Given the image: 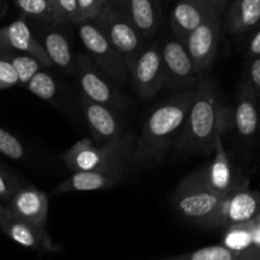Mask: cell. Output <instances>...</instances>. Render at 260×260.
Wrapping results in <instances>:
<instances>
[{"label":"cell","mask_w":260,"mask_h":260,"mask_svg":"<svg viewBox=\"0 0 260 260\" xmlns=\"http://www.w3.org/2000/svg\"><path fill=\"white\" fill-rule=\"evenodd\" d=\"M233 122L223 124L217 132L212 146V159L203 165L200 169L194 170L198 177L206 183L210 188L221 194H229L238 188L248 185V180L238 177L234 170L225 144H223V135L229 128L233 127Z\"/></svg>","instance_id":"cell-8"},{"label":"cell","mask_w":260,"mask_h":260,"mask_svg":"<svg viewBox=\"0 0 260 260\" xmlns=\"http://www.w3.org/2000/svg\"><path fill=\"white\" fill-rule=\"evenodd\" d=\"M50 197L29 184L22 185L10 197L7 211L10 215L40 228H46L48 220Z\"/></svg>","instance_id":"cell-14"},{"label":"cell","mask_w":260,"mask_h":260,"mask_svg":"<svg viewBox=\"0 0 260 260\" xmlns=\"http://www.w3.org/2000/svg\"><path fill=\"white\" fill-rule=\"evenodd\" d=\"M212 3H213V4H215V7L217 8L218 12H220L221 14H222V13L225 12L226 7H228L229 0H212Z\"/></svg>","instance_id":"cell-33"},{"label":"cell","mask_w":260,"mask_h":260,"mask_svg":"<svg viewBox=\"0 0 260 260\" xmlns=\"http://www.w3.org/2000/svg\"><path fill=\"white\" fill-rule=\"evenodd\" d=\"M74 76L78 79L84 96L104 104L114 111L127 109L131 104L129 99L112 84V80L96 66L89 53L76 55Z\"/></svg>","instance_id":"cell-7"},{"label":"cell","mask_w":260,"mask_h":260,"mask_svg":"<svg viewBox=\"0 0 260 260\" xmlns=\"http://www.w3.org/2000/svg\"><path fill=\"white\" fill-rule=\"evenodd\" d=\"M129 168L118 167L112 169H95L83 170V172H73L70 177L61 182L55 189L52 196L65 194V193L75 192H94V190H104L114 187Z\"/></svg>","instance_id":"cell-13"},{"label":"cell","mask_w":260,"mask_h":260,"mask_svg":"<svg viewBox=\"0 0 260 260\" xmlns=\"http://www.w3.org/2000/svg\"><path fill=\"white\" fill-rule=\"evenodd\" d=\"M19 84V75L9 58H0V90Z\"/></svg>","instance_id":"cell-29"},{"label":"cell","mask_w":260,"mask_h":260,"mask_svg":"<svg viewBox=\"0 0 260 260\" xmlns=\"http://www.w3.org/2000/svg\"><path fill=\"white\" fill-rule=\"evenodd\" d=\"M128 76L134 90L142 99L156 95L165 86V71L161 48L157 43L147 46L128 66Z\"/></svg>","instance_id":"cell-9"},{"label":"cell","mask_w":260,"mask_h":260,"mask_svg":"<svg viewBox=\"0 0 260 260\" xmlns=\"http://www.w3.org/2000/svg\"><path fill=\"white\" fill-rule=\"evenodd\" d=\"M75 25L86 52L90 55L96 66L113 83L124 85L129 80L127 63L123 56L109 42L103 30L93 20H85Z\"/></svg>","instance_id":"cell-5"},{"label":"cell","mask_w":260,"mask_h":260,"mask_svg":"<svg viewBox=\"0 0 260 260\" xmlns=\"http://www.w3.org/2000/svg\"><path fill=\"white\" fill-rule=\"evenodd\" d=\"M43 46L52 63L65 73L74 75L76 55H74L71 46L65 35L58 30H48L43 38Z\"/></svg>","instance_id":"cell-23"},{"label":"cell","mask_w":260,"mask_h":260,"mask_svg":"<svg viewBox=\"0 0 260 260\" xmlns=\"http://www.w3.org/2000/svg\"><path fill=\"white\" fill-rule=\"evenodd\" d=\"M215 12L212 0H178L170 12V27L177 38L184 43L190 32L200 27Z\"/></svg>","instance_id":"cell-16"},{"label":"cell","mask_w":260,"mask_h":260,"mask_svg":"<svg viewBox=\"0 0 260 260\" xmlns=\"http://www.w3.org/2000/svg\"><path fill=\"white\" fill-rule=\"evenodd\" d=\"M0 154L13 160H20L25 155V150L19 140L2 127H0Z\"/></svg>","instance_id":"cell-27"},{"label":"cell","mask_w":260,"mask_h":260,"mask_svg":"<svg viewBox=\"0 0 260 260\" xmlns=\"http://www.w3.org/2000/svg\"><path fill=\"white\" fill-rule=\"evenodd\" d=\"M248 56L249 58H254L260 56V25L253 30L250 40L248 43Z\"/></svg>","instance_id":"cell-32"},{"label":"cell","mask_w":260,"mask_h":260,"mask_svg":"<svg viewBox=\"0 0 260 260\" xmlns=\"http://www.w3.org/2000/svg\"><path fill=\"white\" fill-rule=\"evenodd\" d=\"M0 229L4 231L5 235L9 236L14 243L33 249L42 253H58L60 248L52 241L51 236L46 231V228H40L33 223L23 221L15 216L5 212L4 218L0 223Z\"/></svg>","instance_id":"cell-15"},{"label":"cell","mask_w":260,"mask_h":260,"mask_svg":"<svg viewBox=\"0 0 260 260\" xmlns=\"http://www.w3.org/2000/svg\"><path fill=\"white\" fill-rule=\"evenodd\" d=\"M225 196L208 187L197 173L193 172L179 183L172 196V203L180 216L201 226L210 228L211 221L217 213Z\"/></svg>","instance_id":"cell-4"},{"label":"cell","mask_w":260,"mask_h":260,"mask_svg":"<svg viewBox=\"0 0 260 260\" xmlns=\"http://www.w3.org/2000/svg\"><path fill=\"white\" fill-rule=\"evenodd\" d=\"M135 145L136 136L129 131H124L103 145H96L90 137H83L66 150L62 159L71 172L118 167L131 169Z\"/></svg>","instance_id":"cell-3"},{"label":"cell","mask_w":260,"mask_h":260,"mask_svg":"<svg viewBox=\"0 0 260 260\" xmlns=\"http://www.w3.org/2000/svg\"><path fill=\"white\" fill-rule=\"evenodd\" d=\"M9 60L14 65L15 70L19 75V83L23 85H27L30 79L35 76V74L38 73L41 68H45L37 58L28 53L10 56Z\"/></svg>","instance_id":"cell-26"},{"label":"cell","mask_w":260,"mask_h":260,"mask_svg":"<svg viewBox=\"0 0 260 260\" xmlns=\"http://www.w3.org/2000/svg\"><path fill=\"white\" fill-rule=\"evenodd\" d=\"M196 89L178 91L156 107L145 121L136 139L131 169H142L159 164L168 149L183 128Z\"/></svg>","instance_id":"cell-2"},{"label":"cell","mask_w":260,"mask_h":260,"mask_svg":"<svg viewBox=\"0 0 260 260\" xmlns=\"http://www.w3.org/2000/svg\"><path fill=\"white\" fill-rule=\"evenodd\" d=\"M250 65L248 68V79L246 83L260 95V56L250 58Z\"/></svg>","instance_id":"cell-31"},{"label":"cell","mask_w":260,"mask_h":260,"mask_svg":"<svg viewBox=\"0 0 260 260\" xmlns=\"http://www.w3.org/2000/svg\"><path fill=\"white\" fill-rule=\"evenodd\" d=\"M27 86L30 93L35 94L40 99L48 102H52L56 98L58 91L56 79L51 74H48L47 71H43L42 69L35 74V76L30 79Z\"/></svg>","instance_id":"cell-25"},{"label":"cell","mask_w":260,"mask_h":260,"mask_svg":"<svg viewBox=\"0 0 260 260\" xmlns=\"http://www.w3.org/2000/svg\"><path fill=\"white\" fill-rule=\"evenodd\" d=\"M229 122L234 123L233 111L221 104L217 86L203 74L183 128L175 140V151L182 155L211 154L216 135Z\"/></svg>","instance_id":"cell-1"},{"label":"cell","mask_w":260,"mask_h":260,"mask_svg":"<svg viewBox=\"0 0 260 260\" xmlns=\"http://www.w3.org/2000/svg\"><path fill=\"white\" fill-rule=\"evenodd\" d=\"M25 15L40 19L51 25L70 23L56 0H14Z\"/></svg>","instance_id":"cell-24"},{"label":"cell","mask_w":260,"mask_h":260,"mask_svg":"<svg viewBox=\"0 0 260 260\" xmlns=\"http://www.w3.org/2000/svg\"><path fill=\"white\" fill-rule=\"evenodd\" d=\"M20 187L22 184L17 179L10 177L5 170L0 169V198L9 201Z\"/></svg>","instance_id":"cell-30"},{"label":"cell","mask_w":260,"mask_h":260,"mask_svg":"<svg viewBox=\"0 0 260 260\" xmlns=\"http://www.w3.org/2000/svg\"><path fill=\"white\" fill-rule=\"evenodd\" d=\"M260 215V192L250 190L248 185L238 188L223 197L210 228L226 229L249 222Z\"/></svg>","instance_id":"cell-11"},{"label":"cell","mask_w":260,"mask_h":260,"mask_svg":"<svg viewBox=\"0 0 260 260\" xmlns=\"http://www.w3.org/2000/svg\"><path fill=\"white\" fill-rule=\"evenodd\" d=\"M0 46L32 55L45 68L53 66L52 61L46 52L45 46L36 40L30 32L25 18H19L10 24L0 28Z\"/></svg>","instance_id":"cell-18"},{"label":"cell","mask_w":260,"mask_h":260,"mask_svg":"<svg viewBox=\"0 0 260 260\" xmlns=\"http://www.w3.org/2000/svg\"><path fill=\"white\" fill-rule=\"evenodd\" d=\"M119 8L144 37L156 33L162 20L160 0H119Z\"/></svg>","instance_id":"cell-20"},{"label":"cell","mask_w":260,"mask_h":260,"mask_svg":"<svg viewBox=\"0 0 260 260\" xmlns=\"http://www.w3.org/2000/svg\"><path fill=\"white\" fill-rule=\"evenodd\" d=\"M93 22L103 30L109 42L123 56L127 68L145 48L142 41L144 36L139 32L123 10L114 3H107Z\"/></svg>","instance_id":"cell-6"},{"label":"cell","mask_w":260,"mask_h":260,"mask_svg":"<svg viewBox=\"0 0 260 260\" xmlns=\"http://www.w3.org/2000/svg\"><path fill=\"white\" fill-rule=\"evenodd\" d=\"M56 2H57V0H56Z\"/></svg>","instance_id":"cell-36"},{"label":"cell","mask_w":260,"mask_h":260,"mask_svg":"<svg viewBox=\"0 0 260 260\" xmlns=\"http://www.w3.org/2000/svg\"><path fill=\"white\" fill-rule=\"evenodd\" d=\"M81 104L91 139L96 145L106 144L126 131L113 108L96 103L86 96H83Z\"/></svg>","instance_id":"cell-17"},{"label":"cell","mask_w":260,"mask_h":260,"mask_svg":"<svg viewBox=\"0 0 260 260\" xmlns=\"http://www.w3.org/2000/svg\"><path fill=\"white\" fill-rule=\"evenodd\" d=\"M111 2H112V3H114V4H118L119 0H111Z\"/></svg>","instance_id":"cell-35"},{"label":"cell","mask_w":260,"mask_h":260,"mask_svg":"<svg viewBox=\"0 0 260 260\" xmlns=\"http://www.w3.org/2000/svg\"><path fill=\"white\" fill-rule=\"evenodd\" d=\"M172 260H260V248L251 246L246 249L229 248L225 244L210 245L197 250L170 256Z\"/></svg>","instance_id":"cell-22"},{"label":"cell","mask_w":260,"mask_h":260,"mask_svg":"<svg viewBox=\"0 0 260 260\" xmlns=\"http://www.w3.org/2000/svg\"><path fill=\"white\" fill-rule=\"evenodd\" d=\"M108 2L111 0H76L79 10V23L95 19Z\"/></svg>","instance_id":"cell-28"},{"label":"cell","mask_w":260,"mask_h":260,"mask_svg":"<svg viewBox=\"0 0 260 260\" xmlns=\"http://www.w3.org/2000/svg\"><path fill=\"white\" fill-rule=\"evenodd\" d=\"M260 25V0H233L226 12V30L244 36Z\"/></svg>","instance_id":"cell-21"},{"label":"cell","mask_w":260,"mask_h":260,"mask_svg":"<svg viewBox=\"0 0 260 260\" xmlns=\"http://www.w3.org/2000/svg\"><path fill=\"white\" fill-rule=\"evenodd\" d=\"M160 48L164 63L165 86L178 91L197 88L200 74L196 71L184 43L174 36L167 38Z\"/></svg>","instance_id":"cell-10"},{"label":"cell","mask_w":260,"mask_h":260,"mask_svg":"<svg viewBox=\"0 0 260 260\" xmlns=\"http://www.w3.org/2000/svg\"><path fill=\"white\" fill-rule=\"evenodd\" d=\"M5 212H7V208H4L2 205H0V223H2L3 218H4Z\"/></svg>","instance_id":"cell-34"},{"label":"cell","mask_w":260,"mask_h":260,"mask_svg":"<svg viewBox=\"0 0 260 260\" xmlns=\"http://www.w3.org/2000/svg\"><path fill=\"white\" fill-rule=\"evenodd\" d=\"M221 15L220 12L213 13L206 22L190 32L184 41L200 76L206 74L215 62L221 36Z\"/></svg>","instance_id":"cell-12"},{"label":"cell","mask_w":260,"mask_h":260,"mask_svg":"<svg viewBox=\"0 0 260 260\" xmlns=\"http://www.w3.org/2000/svg\"><path fill=\"white\" fill-rule=\"evenodd\" d=\"M233 119L234 127L243 139H251L258 131L260 119L258 94L246 81L239 89Z\"/></svg>","instance_id":"cell-19"}]
</instances>
